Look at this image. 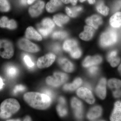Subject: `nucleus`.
I'll use <instances>...</instances> for the list:
<instances>
[{"mask_svg":"<svg viewBox=\"0 0 121 121\" xmlns=\"http://www.w3.org/2000/svg\"><path fill=\"white\" fill-rule=\"evenodd\" d=\"M52 50L54 52L58 53L60 52L61 49L60 46L59 44H56L52 46Z\"/></svg>","mask_w":121,"mask_h":121,"instance_id":"obj_40","label":"nucleus"},{"mask_svg":"<svg viewBox=\"0 0 121 121\" xmlns=\"http://www.w3.org/2000/svg\"><path fill=\"white\" fill-rule=\"evenodd\" d=\"M121 9V0H117L113 7V11H117Z\"/></svg>","mask_w":121,"mask_h":121,"instance_id":"obj_37","label":"nucleus"},{"mask_svg":"<svg viewBox=\"0 0 121 121\" xmlns=\"http://www.w3.org/2000/svg\"><path fill=\"white\" fill-rule=\"evenodd\" d=\"M67 36V33L62 31L55 32L52 35V37L54 39H64Z\"/></svg>","mask_w":121,"mask_h":121,"instance_id":"obj_32","label":"nucleus"},{"mask_svg":"<svg viewBox=\"0 0 121 121\" xmlns=\"http://www.w3.org/2000/svg\"><path fill=\"white\" fill-rule=\"evenodd\" d=\"M78 96L85 100L90 104H93L94 103L95 99L92 92L89 89L85 87L79 88L77 91Z\"/></svg>","mask_w":121,"mask_h":121,"instance_id":"obj_9","label":"nucleus"},{"mask_svg":"<svg viewBox=\"0 0 121 121\" xmlns=\"http://www.w3.org/2000/svg\"><path fill=\"white\" fill-rule=\"evenodd\" d=\"M117 51L113 50L110 52L107 56V60L112 67L117 66L121 61L120 58L117 56Z\"/></svg>","mask_w":121,"mask_h":121,"instance_id":"obj_18","label":"nucleus"},{"mask_svg":"<svg viewBox=\"0 0 121 121\" xmlns=\"http://www.w3.org/2000/svg\"><path fill=\"white\" fill-rule=\"evenodd\" d=\"M88 2H89V4H94L95 2V0H87Z\"/></svg>","mask_w":121,"mask_h":121,"instance_id":"obj_47","label":"nucleus"},{"mask_svg":"<svg viewBox=\"0 0 121 121\" xmlns=\"http://www.w3.org/2000/svg\"><path fill=\"white\" fill-rule=\"evenodd\" d=\"M25 89V87L21 84L17 85L13 89V94H16L19 92L23 91Z\"/></svg>","mask_w":121,"mask_h":121,"instance_id":"obj_36","label":"nucleus"},{"mask_svg":"<svg viewBox=\"0 0 121 121\" xmlns=\"http://www.w3.org/2000/svg\"><path fill=\"white\" fill-rule=\"evenodd\" d=\"M20 119H9V120H7V121H20Z\"/></svg>","mask_w":121,"mask_h":121,"instance_id":"obj_51","label":"nucleus"},{"mask_svg":"<svg viewBox=\"0 0 121 121\" xmlns=\"http://www.w3.org/2000/svg\"><path fill=\"white\" fill-rule=\"evenodd\" d=\"M71 105L74 109L76 117L78 119H81L83 117V106L82 103L76 98H73L72 99Z\"/></svg>","mask_w":121,"mask_h":121,"instance_id":"obj_10","label":"nucleus"},{"mask_svg":"<svg viewBox=\"0 0 121 121\" xmlns=\"http://www.w3.org/2000/svg\"><path fill=\"white\" fill-rule=\"evenodd\" d=\"M10 20L5 16L1 17L0 19V27L2 28H8Z\"/></svg>","mask_w":121,"mask_h":121,"instance_id":"obj_34","label":"nucleus"},{"mask_svg":"<svg viewBox=\"0 0 121 121\" xmlns=\"http://www.w3.org/2000/svg\"><path fill=\"white\" fill-rule=\"evenodd\" d=\"M25 35L28 39L40 41L42 39L41 36L35 29L32 27H28L26 29Z\"/></svg>","mask_w":121,"mask_h":121,"instance_id":"obj_19","label":"nucleus"},{"mask_svg":"<svg viewBox=\"0 0 121 121\" xmlns=\"http://www.w3.org/2000/svg\"><path fill=\"white\" fill-rule=\"evenodd\" d=\"M44 6L43 1L39 0L35 4L30 7L29 13L32 17H36L41 14Z\"/></svg>","mask_w":121,"mask_h":121,"instance_id":"obj_11","label":"nucleus"},{"mask_svg":"<svg viewBox=\"0 0 121 121\" xmlns=\"http://www.w3.org/2000/svg\"><path fill=\"white\" fill-rule=\"evenodd\" d=\"M62 5L60 0H51L46 5L47 11L49 13H53L59 8Z\"/></svg>","mask_w":121,"mask_h":121,"instance_id":"obj_20","label":"nucleus"},{"mask_svg":"<svg viewBox=\"0 0 121 121\" xmlns=\"http://www.w3.org/2000/svg\"><path fill=\"white\" fill-rule=\"evenodd\" d=\"M58 62L60 67L65 71L70 73L73 71V65L67 59L65 58H60L58 60Z\"/></svg>","mask_w":121,"mask_h":121,"instance_id":"obj_15","label":"nucleus"},{"mask_svg":"<svg viewBox=\"0 0 121 121\" xmlns=\"http://www.w3.org/2000/svg\"><path fill=\"white\" fill-rule=\"evenodd\" d=\"M94 32V30L92 27L90 26H86L84 27V31L80 33L79 36L82 39L88 41L92 38Z\"/></svg>","mask_w":121,"mask_h":121,"instance_id":"obj_17","label":"nucleus"},{"mask_svg":"<svg viewBox=\"0 0 121 121\" xmlns=\"http://www.w3.org/2000/svg\"><path fill=\"white\" fill-rule=\"evenodd\" d=\"M59 101L60 104L64 105H65L66 104V100H65L64 98L63 97H60L59 99Z\"/></svg>","mask_w":121,"mask_h":121,"instance_id":"obj_44","label":"nucleus"},{"mask_svg":"<svg viewBox=\"0 0 121 121\" xmlns=\"http://www.w3.org/2000/svg\"><path fill=\"white\" fill-rule=\"evenodd\" d=\"M118 70L119 73H120L121 74V64H120V65H119V67H118Z\"/></svg>","mask_w":121,"mask_h":121,"instance_id":"obj_50","label":"nucleus"},{"mask_svg":"<svg viewBox=\"0 0 121 121\" xmlns=\"http://www.w3.org/2000/svg\"><path fill=\"white\" fill-rule=\"evenodd\" d=\"M53 20L58 26L61 27L69 21V18L65 15L58 14L54 16Z\"/></svg>","mask_w":121,"mask_h":121,"instance_id":"obj_25","label":"nucleus"},{"mask_svg":"<svg viewBox=\"0 0 121 121\" xmlns=\"http://www.w3.org/2000/svg\"><path fill=\"white\" fill-rule=\"evenodd\" d=\"M35 0H28V4H31Z\"/></svg>","mask_w":121,"mask_h":121,"instance_id":"obj_49","label":"nucleus"},{"mask_svg":"<svg viewBox=\"0 0 121 121\" xmlns=\"http://www.w3.org/2000/svg\"><path fill=\"white\" fill-rule=\"evenodd\" d=\"M14 52L13 45L11 41L0 39V56L4 59H9L13 56Z\"/></svg>","mask_w":121,"mask_h":121,"instance_id":"obj_4","label":"nucleus"},{"mask_svg":"<svg viewBox=\"0 0 121 121\" xmlns=\"http://www.w3.org/2000/svg\"><path fill=\"white\" fill-rule=\"evenodd\" d=\"M98 70V68L97 67L93 66L89 69V73L91 75H95L97 73Z\"/></svg>","mask_w":121,"mask_h":121,"instance_id":"obj_38","label":"nucleus"},{"mask_svg":"<svg viewBox=\"0 0 121 121\" xmlns=\"http://www.w3.org/2000/svg\"><path fill=\"white\" fill-rule=\"evenodd\" d=\"M82 10V8L80 7H73L71 8L66 7V12L68 15L71 17H75L77 16L78 13Z\"/></svg>","mask_w":121,"mask_h":121,"instance_id":"obj_26","label":"nucleus"},{"mask_svg":"<svg viewBox=\"0 0 121 121\" xmlns=\"http://www.w3.org/2000/svg\"><path fill=\"white\" fill-rule=\"evenodd\" d=\"M43 92L44 94L47 95L51 98L52 99H53L54 97V94L51 91L48 90V89H45L43 91Z\"/></svg>","mask_w":121,"mask_h":121,"instance_id":"obj_41","label":"nucleus"},{"mask_svg":"<svg viewBox=\"0 0 121 121\" xmlns=\"http://www.w3.org/2000/svg\"><path fill=\"white\" fill-rule=\"evenodd\" d=\"M27 1L28 0H21V4L23 5L26 4Z\"/></svg>","mask_w":121,"mask_h":121,"instance_id":"obj_48","label":"nucleus"},{"mask_svg":"<svg viewBox=\"0 0 121 121\" xmlns=\"http://www.w3.org/2000/svg\"><path fill=\"white\" fill-rule=\"evenodd\" d=\"M55 58V56L52 53H49L41 56L37 60V67L40 69L49 67L54 63Z\"/></svg>","mask_w":121,"mask_h":121,"instance_id":"obj_7","label":"nucleus"},{"mask_svg":"<svg viewBox=\"0 0 121 121\" xmlns=\"http://www.w3.org/2000/svg\"><path fill=\"white\" fill-rule=\"evenodd\" d=\"M110 24L114 28H118L121 26V12H117L110 17Z\"/></svg>","mask_w":121,"mask_h":121,"instance_id":"obj_23","label":"nucleus"},{"mask_svg":"<svg viewBox=\"0 0 121 121\" xmlns=\"http://www.w3.org/2000/svg\"><path fill=\"white\" fill-rule=\"evenodd\" d=\"M68 79L67 75L60 72H56L53 76L48 77L46 82L49 86L58 87L66 82Z\"/></svg>","mask_w":121,"mask_h":121,"instance_id":"obj_5","label":"nucleus"},{"mask_svg":"<svg viewBox=\"0 0 121 121\" xmlns=\"http://www.w3.org/2000/svg\"><path fill=\"white\" fill-rule=\"evenodd\" d=\"M64 106L60 104L56 107L57 112L60 117H64L67 114V110Z\"/></svg>","mask_w":121,"mask_h":121,"instance_id":"obj_31","label":"nucleus"},{"mask_svg":"<svg viewBox=\"0 0 121 121\" xmlns=\"http://www.w3.org/2000/svg\"><path fill=\"white\" fill-rule=\"evenodd\" d=\"M113 95L115 98H119L121 97V90L117 89L116 91L113 92Z\"/></svg>","mask_w":121,"mask_h":121,"instance_id":"obj_42","label":"nucleus"},{"mask_svg":"<svg viewBox=\"0 0 121 121\" xmlns=\"http://www.w3.org/2000/svg\"><path fill=\"white\" fill-rule=\"evenodd\" d=\"M19 47L21 50L27 52L35 53L38 52L39 48L35 44L27 39H21L18 42Z\"/></svg>","mask_w":121,"mask_h":121,"instance_id":"obj_8","label":"nucleus"},{"mask_svg":"<svg viewBox=\"0 0 121 121\" xmlns=\"http://www.w3.org/2000/svg\"><path fill=\"white\" fill-rule=\"evenodd\" d=\"M80 0V2H84L86 0Z\"/></svg>","mask_w":121,"mask_h":121,"instance_id":"obj_52","label":"nucleus"},{"mask_svg":"<svg viewBox=\"0 0 121 121\" xmlns=\"http://www.w3.org/2000/svg\"><path fill=\"white\" fill-rule=\"evenodd\" d=\"M96 8L98 12L104 16H107L109 13V8L106 6L104 3L102 1L98 3L96 6Z\"/></svg>","mask_w":121,"mask_h":121,"instance_id":"obj_28","label":"nucleus"},{"mask_svg":"<svg viewBox=\"0 0 121 121\" xmlns=\"http://www.w3.org/2000/svg\"><path fill=\"white\" fill-rule=\"evenodd\" d=\"M4 85V84L3 82V80L1 77L0 76V91L2 90Z\"/></svg>","mask_w":121,"mask_h":121,"instance_id":"obj_45","label":"nucleus"},{"mask_svg":"<svg viewBox=\"0 0 121 121\" xmlns=\"http://www.w3.org/2000/svg\"><path fill=\"white\" fill-rule=\"evenodd\" d=\"M102 109L99 106H95L90 110L87 117L90 120H94L99 117L102 114Z\"/></svg>","mask_w":121,"mask_h":121,"instance_id":"obj_22","label":"nucleus"},{"mask_svg":"<svg viewBox=\"0 0 121 121\" xmlns=\"http://www.w3.org/2000/svg\"><path fill=\"white\" fill-rule=\"evenodd\" d=\"M55 27L53 21L50 18H45L43 20L39 26V32L44 36H47L52 31Z\"/></svg>","mask_w":121,"mask_h":121,"instance_id":"obj_6","label":"nucleus"},{"mask_svg":"<svg viewBox=\"0 0 121 121\" xmlns=\"http://www.w3.org/2000/svg\"><path fill=\"white\" fill-rule=\"evenodd\" d=\"M24 121H31V119L29 116H27L25 117V118L24 119Z\"/></svg>","mask_w":121,"mask_h":121,"instance_id":"obj_46","label":"nucleus"},{"mask_svg":"<svg viewBox=\"0 0 121 121\" xmlns=\"http://www.w3.org/2000/svg\"><path fill=\"white\" fill-rule=\"evenodd\" d=\"M102 61V58L99 56H88L84 60L82 65L84 67H88L99 64Z\"/></svg>","mask_w":121,"mask_h":121,"instance_id":"obj_12","label":"nucleus"},{"mask_svg":"<svg viewBox=\"0 0 121 121\" xmlns=\"http://www.w3.org/2000/svg\"><path fill=\"white\" fill-rule=\"evenodd\" d=\"M82 82V80L81 78H77L72 83L65 84L63 86L64 90L67 91L75 90L81 86Z\"/></svg>","mask_w":121,"mask_h":121,"instance_id":"obj_24","label":"nucleus"},{"mask_svg":"<svg viewBox=\"0 0 121 121\" xmlns=\"http://www.w3.org/2000/svg\"><path fill=\"white\" fill-rule=\"evenodd\" d=\"M10 9V4L8 0H0V11L7 12Z\"/></svg>","mask_w":121,"mask_h":121,"instance_id":"obj_30","label":"nucleus"},{"mask_svg":"<svg viewBox=\"0 0 121 121\" xmlns=\"http://www.w3.org/2000/svg\"><path fill=\"white\" fill-rule=\"evenodd\" d=\"M70 54L72 58L75 59H78L80 58L81 56L82 52L81 50L78 47L72 52H71Z\"/></svg>","mask_w":121,"mask_h":121,"instance_id":"obj_35","label":"nucleus"},{"mask_svg":"<svg viewBox=\"0 0 121 121\" xmlns=\"http://www.w3.org/2000/svg\"><path fill=\"white\" fill-rule=\"evenodd\" d=\"M117 32L113 29H108L101 35L99 40L100 45L104 48L110 47L117 42Z\"/></svg>","mask_w":121,"mask_h":121,"instance_id":"obj_3","label":"nucleus"},{"mask_svg":"<svg viewBox=\"0 0 121 121\" xmlns=\"http://www.w3.org/2000/svg\"><path fill=\"white\" fill-rule=\"evenodd\" d=\"M86 22L89 26L97 29L102 24V20L101 17L98 15H94L87 18Z\"/></svg>","mask_w":121,"mask_h":121,"instance_id":"obj_14","label":"nucleus"},{"mask_svg":"<svg viewBox=\"0 0 121 121\" xmlns=\"http://www.w3.org/2000/svg\"><path fill=\"white\" fill-rule=\"evenodd\" d=\"M63 3L68 4L71 3L73 5H75L77 3L78 0H61Z\"/></svg>","mask_w":121,"mask_h":121,"instance_id":"obj_43","label":"nucleus"},{"mask_svg":"<svg viewBox=\"0 0 121 121\" xmlns=\"http://www.w3.org/2000/svg\"><path fill=\"white\" fill-rule=\"evenodd\" d=\"M24 100L32 108L36 109L44 110L51 105L52 99L49 96L38 92H29L24 95Z\"/></svg>","mask_w":121,"mask_h":121,"instance_id":"obj_1","label":"nucleus"},{"mask_svg":"<svg viewBox=\"0 0 121 121\" xmlns=\"http://www.w3.org/2000/svg\"><path fill=\"white\" fill-rule=\"evenodd\" d=\"M111 121H121V102L118 101L115 103L114 109L110 117Z\"/></svg>","mask_w":121,"mask_h":121,"instance_id":"obj_16","label":"nucleus"},{"mask_svg":"<svg viewBox=\"0 0 121 121\" xmlns=\"http://www.w3.org/2000/svg\"><path fill=\"white\" fill-rule=\"evenodd\" d=\"M77 41L73 39H68L66 40L64 43L63 48L65 51L69 53L78 48Z\"/></svg>","mask_w":121,"mask_h":121,"instance_id":"obj_21","label":"nucleus"},{"mask_svg":"<svg viewBox=\"0 0 121 121\" xmlns=\"http://www.w3.org/2000/svg\"><path fill=\"white\" fill-rule=\"evenodd\" d=\"M108 85L111 89H119L121 87V81L117 79H111L108 82Z\"/></svg>","mask_w":121,"mask_h":121,"instance_id":"obj_29","label":"nucleus"},{"mask_svg":"<svg viewBox=\"0 0 121 121\" xmlns=\"http://www.w3.org/2000/svg\"><path fill=\"white\" fill-rule=\"evenodd\" d=\"M106 80L104 78H102L100 80L99 83L96 87V94L100 98L104 99L106 97Z\"/></svg>","mask_w":121,"mask_h":121,"instance_id":"obj_13","label":"nucleus"},{"mask_svg":"<svg viewBox=\"0 0 121 121\" xmlns=\"http://www.w3.org/2000/svg\"><path fill=\"white\" fill-rule=\"evenodd\" d=\"M6 73L7 76L10 78H15L19 73V70L15 66H9L6 70Z\"/></svg>","mask_w":121,"mask_h":121,"instance_id":"obj_27","label":"nucleus"},{"mask_svg":"<svg viewBox=\"0 0 121 121\" xmlns=\"http://www.w3.org/2000/svg\"><path fill=\"white\" fill-rule=\"evenodd\" d=\"M20 105L16 99H8L2 102L0 105V118L5 119L10 117L19 110Z\"/></svg>","mask_w":121,"mask_h":121,"instance_id":"obj_2","label":"nucleus"},{"mask_svg":"<svg viewBox=\"0 0 121 121\" xmlns=\"http://www.w3.org/2000/svg\"><path fill=\"white\" fill-rule=\"evenodd\" d=\"M24 62L29 68H32L35 66V64L31 59L28 55H25L23 57Z\"/></svg>","mask_w":121,"mask_h":121,"instance_id":"obj_33","label":"nucleus"},{"mask_svg":"<svg viewBox=\"0 0 121 121\" xmlns=\"http://www.w3.org/2000/svg\"><path fill=\"white\" fill-rule=\"evenodd\" d=\"M17 27V25L16 21L14 20H10L9 24L8 29H14L16 28Z\"/></svg>","mask_w":121,"mask_h":121,"instance_id":"obj_39","label":"nucleus"}]
</instances>
